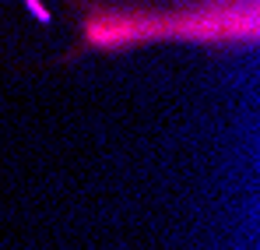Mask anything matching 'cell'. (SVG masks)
<instances>
[{
    "instance_id": "6da1fadb",
    "label": "cell",
    "mask_w": 260,
    "mask_h": 250,
    "mask_svg": "<svg viewBox=\"0 0 260 250\" xmlns=\"http://www.w3.org/2000/svg\"><path fill=\"white\" fill-rule=\"evenodd\" d=\"M25 7H28V14H32L39 25H49V21H53V14H49V7H46L43 0H25Z\"/></svg>"
}]
</instances>
